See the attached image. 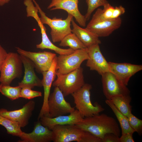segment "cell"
<instances>
[{
    "mask_svg": "<svg viewBox=\"0 0 142 142\" xmlns=\"http://www.w3.org/2000/svg\"><path fill=\"white\" fill-rule=\"evenodd\" d=\"M75 125L102 139L107 133H113L119 137L120 134V129L115 119L104 114L84 118L80 123Z\"/></svg>",
    "mask_w": 142,
    "mask_h": 142,
    "instance_id": "6da1fadb",
    "label": "cell"
},
{
    "mask_svg": "<svg viewBox=\"0 0 142 142\" xmlns=\"http://www.w3.org/2000/svg\"><path fill=\"white\" fill-rule=\"evenodd\" d=\"M49 128L53 131L54 142H102L101 139L75 125H57Z\"/></svg>",
    "mask_w": 142,
    "mask_h": 142,
    "instance_id": "7a4b0ae2",
    "label": "cell"
},
{
    "mask_svg": "<svg viewBox=\"0 0 142 142\" xmlns=\"http://www.w3.org/2000/svg\"><path fill=\"white\" fill-rule=\"evenodd\" d=\"M90 84L85 83L79 90L72 95L77 109L83 118L99 114L105 109L96 102L93 105L90 99Z\"/></svg>",
    "mask_w": 142,
    "mask_h": 142,
    "instance_id": "3957f363",
    "label": "cell"
},
{
    "mask_svg": "<svg viewBox=\"0 0 142 142\" xmlns=\"http://www.w3.org/2000/svg\"><path fill=\"white\" fill-rule=\"evenodd\" d=\"M32 0L38 8V12L40 15V22L43 24H47L50 28V34L53 43L60 42L65 36L72 32L70 25L73 17L72 15L68 14L67 18L64 19L56 17L50 18L46 15L35 0Z\"/></svg>",
    "mask_w": 142,
    "mask_h": 142,
    "instance_id": "277c9868",
    "label": "cell"
},
{
    "mask_svg": "<svg viewBox=\"0 0 142 142\" xmlns=\"http://www.w3.org/2000/svg\"><path fill=\"white\" fill-rule=\"evenodd\" d=\"M57 79L52 84L58 87L64 97H66L80 89L85 84L83 69L81 67L65 74L56 72Z\"/></svg>",
    "mask_w": 142,
    "mask_h": 142,
    "instance_id": "5b68a950",
    "label": "cell"
},
{
    "mask_svg": "<svg viewBox=\"0 0 142 142\" xmlns=\"http://www.w3.org/2000/svg\"><path fill=\"white\" fill-rule=\"evenodd\" d=\"M102 9L98 8L86 28L98 37L109 36L121 26V18L106 19L101 16Z\"/></svg>",
    "mask_w": 142,
    "mask_h": 142,
    "instance_id": "8992f818",
    "label": "cell"
},
{
    "mask_svg": "<svg viewBox=\"0 0 142 142\" xmlns=\"http://www.w3.org/2000/svg\"><path fill=\"white\" fill-rule=\"evenodd\" d=\"M88 56L87 48L75 50L68 54L57 57L56 72L65 74L80 67L82 62Z\"/></svg>",
    "mask_w": 142,
    "mask_h": 142,
    "instance_id": "52a82bcc",
    "label": "cell"
},
{
    "mask_svg": "<svg viewBox=\"0 0 142 142\" xmlns=\"http://www.w3.org/2000/svg\"><path fill=\"white\" fill-rule=\"evenodd\" d=\"M22 64L20 55L8 53L0 72L1 84L10 85L14 79L19 77L22 74Z\"/></svg>",
    "mask_w": 142,
    "mask_h": 142,
    "instance_id": "ba28073f",
    "label": "cell"
},
{
    "mask_svg": "<svg viewBox=\"0 0 142 142\" xmlns=\"http://www.w3.org/2000/svg\"><path fill=\"white\" fill-rule=\"evenodd\" d=\"M48 107L49 117L51 118L69 114L75 110L66 101L62 92L57 87H55L49 96Z\"/></svg>",
    "mask_w": 142,
    "mask_h": 142,
    "instance_id": "9c48e42d",
    "label": "cell"
},
{
    "mask_svg": "<svg viewBox=\"0 0 142 142\" xmlns=\"http://www.w3.org/2000/svg\"><path fill=\"white\" fill-rule=\"evenodd\" d=\"M101 76L103 92L106 99H110L115 95H130V91L126 86L111 72Z\"/></svg>",
    "mask_w": 142,
    "mask_h": 142,
    "instance_id": "30bf717a",
    "label": "cell"
},
{
    "mask_svg": "<svg viewBox=\"0 0 142 142\" xmlns=\"http://www.w3.org/2000/svg\"><path fill=\"white\" fill-rule=\"evenodd\" d=\"M16 48L19 54L30 59L34 63L36 69L41 73L49 69L56 56L55 54L49 52H33L25 50L18 47Z\"/></svg>",
    "mask_w": 142,
    "mask_h": 142,
    "instance_id": "8fae6325",
    "label": "cell"
},
{
    "mask_svg": "<svg viewBox=\"0 0 142 142\" xmlns=\"http://www.w3.org/2000/svg\"><path fill=\"white\" fill-rule=\"evenodd\" d=\"M35 106L33 100H30L21 108L8 111L4 108L0 109V114L18 123L21 127H24L28 124Z\"/></svg>",
    "mask_w": 142,
    "mask_h": 142,
    "instance_id": "7c38bea8",
    "label": "cell"
},
{
    "mask_svg": "<svg viewBox=\"0 0 142 142\" xmlns=\"http://www.w3.org/2000/svg\"><path fill=\"white\" fill-rule=\"evenodd\" d=\"M57 57L56 56L54 58L49 69L42 73L43 78L41 82L44 88V96L43 104L38 115V119L44 116L49 117L48 100L51 86L56 76Z\"/></svg>",
    "mask_w": 142,
    "mask_h": 142,
    "instance_id": "4fadbf2b",
    "label": "cell"
},
{
    "mask_svg": "<svg viewBox=\"0 0 142 142\" xmlns=\"http://www.w3.org/2000/svg\"><path fill=\"white\" fill-rule=\"evenodd\" d=\"M87 48L88 57L87 66L90 70L97 71L101 75L110 72L108 62L102 54L99 44L94 45Z\"/></svg>",
    "mask_w": 142,
    "mask_h": 142,
    "instance_id": "5bb4252c",
    "label": "cell"
},
{
    "mask_svg": "<svg viewBox=\"0 0 142 142\" xmlns=\"http://www.w3.org/2000/svg\"><path fill=\"white\" fill-rule=\"evenodd\" d=\"M78 2V0H52L47 8L50 10H64L74 18L80 26L84 27L87 20L79 9Z\"/></svg>",
    "mask_w": 142,
    "mask_h": 142,
    "instance_id": "9a60e30c",
    "label": "cell"
},
{
    "mask_svg": "<svg viewBox=\"0 0 142 142\" xmlns=\"http://www.w3.org/2000/svg\"><path fill=\"white\" fill-rule=\"evenodd\" d=\"M110 71L127 86L130 78L142 70V65L109 62Z\"/></svg>",
    "mask_w": 142,
    "mask_h": 142,
    "instance_id": "2e32d148",
    "label": "cell"
},
{
    "mask_svg": "<svg viewBox=\"0 0 142 142\" xmlns=\"http://www.w3.org/2000/svg\"><path fill=\"white\" fill-rule=\"evenodd\" d=\"M52 131L48 127L43 125L40 121L35 125L33 131L27 133L23 132L19 138V142H49L53 141Z\"/></svg>",
    "mask_w": 142,
    "mask_h": 142,
    "instance_id": "e0dca14e",
    "label": "cell"
},
{
    "mask_svg": "<svg viewBox=\"0 0 142 142\" xmlns=\"http://www.w3.org/2000/svg\"><path fill=\"white\" fill-rule=\"evenodd\" d=\"M20 55L24 67V74L22 80L18 83V86L21 88L27 87L31 89L35 87H42L41 80L35 72L34 63L27 58L22 55Z\"/></svg>",
    "mask_w": 142,
    "mask_h": 142,
    "instance_id": "ac0fdd59",
    "label": "cell"
},
{
    "mask_svg": "<svg viewBox=\"0 0 142 142\" xmlns=\"http://www.w3.org/2000/svg\"><path fill=\"white\" fill-rule=\"evenodd\" d=\"M83 118L79 111L75 109L68 115H62L53 118L44 116L39 119V121L43 125L49 128L57 125H76L80 123Z\"/></svg>",
    "mask_w": 142,
    "mask_h": 142,
    "instance_id": "d6986e66",
    "label": "cell"
},
{
    "mask_svg": "<svg viewBox=\"0 0 142 142\" xmlns=\"http://www.w3.org/2000/svg\"><path fill=\"white\" fill-rule=\"evenodd\" d=\"M71 23L73 27L72 32L76 35L86 48L101 43L99 37L86 28H83L78 26L75 22L73 18Z\"/></svg>",
    "mask_w": 142,
    "mask_h": 142,
    "instance_id": "ffe728a7",
    "label": "cell"
},
{
    "mask_svg": "<svg viewBox=\"0 0 142 142\" xmlns=\"http://www.w3.org/2000/svg\"><path fill=\"white\" fill-rule=\"evenodd\" d=\"M42 36L41 42L36 45L37 48L44 49H48L55 51L59 55L68 54L73 53L75 50L69 48L67 49L60 48L53 44L48 38L46 32V28L43 24L39 26Z\"/></svg>",
    "mask_w": 142,
    "mask_h": 142,
    "instance_id": "44dd1931",
    "label": "cell"
},
{
    "mask_svg": "<svg viewBox=\"0 0 142 142\" xmlns=\"http://www.w3.org/2000/svg\"><path fill=\"white\" fill-rule=\"evenodd\" d=\"M118 109L127 117L131 113L132 106L130 104L131 98L130 95H116L110 99Z\"/></svg>",
    "mask_w": 142,
    "mask_h": 142,
    "instance_id": "7402d4cb",
    "label": "cell"
},
{
    "mask_svg": "<svg viewBox=\"0 0 142 142\" xmlns=\"http://www.w3.org/2000/svg\"><path fill=\"white\" fill-rule=\"evenodd\" d=\"M105 102L110 108L116 116L120 125L122 135L128 133H133L135 131L130 126L127 117L118 109L110 99H106Z\"/></svg>",
    "mask_w": 142,
    "mask_h": 142,
    "instance_id": "603a6c76",
    "label": "cell"
},
{
    "mask_svg": "<svg viewBox=\"0 0 142 142\" xmlns=\"http://www.w3.org/2000/svg\"><path fill=\"white\" fill-rule=\"evenodd\" d=\"M60 42V46L69 47L74 50L86 48L76 35L72 32L65 36Z\"/></svg>",
    "mask_w": 142,
    "mask_h": 142,
    "instance_id": "cb8c5ba5",
    "label": "cell"
},
{
    "mask_svg": "<svg viewBox=\"0 0 142 142\" xmlns=\"http://www.w3.org/2000/svg\"><path fill=\"white\" fill-rule=\"evenodd\" d=\"M0 125L5 128L8 134L13 136L19 137L23 132L18 123L12 121L0 114Z\"/></svg>",
    "mask_w": 142,
    "mask_h": 142,
    "instance_id": "d4e9b609",
    "label": "cell"
},
{
    "mask_svg": "<svg viewBox=\"0 0 142 142\" xmlns=\"http://www.w3.org/2000/svg\"><path fill=\"white\" fill-rule=\"evenodd\" d=\"M22 88L19 86L12 87L10 85H0V92L11 100L17 99L20 98Z\"/></svg>",
    "mask_w": 142,
    "mask_h": 142,
    "instance_id": "484cf974",
    "label": "cell"
},
{
    "mask_svg": "<svg viewBox=\"0 0 142 142\" xmlns=\"http://www.w3.org/2000/svg\"><path fill=\"white\" fill-rule=\"evenodd\" d=\"M86 2L88 7L85 16L87 21L89 19L92 13L96 9L109 3L106 0H86Z\"/></svg>",
    "mask_w": 142,
    "mask_h": 142,
    "instance_id": "4316f807",
    "label": "cell"
},
{
    "mask_svg": "<svg viewBox=\"0 0 142 142\" xmlns=\"http://www.w3.org/2000/svg\"><path fill=\"white\" fill-rule=\"evenodd\" d=\"M129 123L131 128L139 135L142 134V120L138 119L132 113L128 116Z\"/></svg>",
    "mask_w": 142,
    "mask_h": 142,
    "instance_id": "83f0119b",
    "label": "cell"
},
{
    "mask_svg": "<svg viewBox=\"0 0 142 142\" xmlns=\"http://www.w3.org/2000/svg\"><path fill=\"white\" fill-rule=\"evenodd\" d=\"M42 96V93L40 92L33 90L27 87L22 88L20 94V97L28 99Z\"/></svg>",
    "mask_w": 142,
    "mask_h": 142,
    "instance_id": "f1b7e54d",
    "label": "cell"
},
{
    "mask_svg": "<svg viewBox=\"0 0 142 142\" xmlns=\"http://www.w3.org/2000/svg\"><path fill=\"white\" fill-rule=\"evenodd\" d=\"M102 9L101 16L103 18L106 19H112V16L114 7L109 3L105 5Z\"/></svg>",
    "mask_w": 142,
    "mask_h": 142,
    "instance_id": "f546056e",
    "label": "cell"
},
{
    "mask_svg": "<svg viewBox=\"0 0 142 142\" xmlns=\"http://www.w3.org/2000/svg\"><path fill=\"white\" fill-rule=\"evenodd\" d=\"M102 142H120V137L113 133H107L102 139Z\"/></svg>",
    "mask_w": 142,
    "mask_h": 142,
    "instance_id": "4dcf8cb0",
    "label": "cell"
},
{
    "mask_svg": "<svg viewBox=\"0 0 142 142\" xmlns=\"http://www.w3.org/2000/svg\"><path fill=\"white\" fill-rule=\"evenodd\" d=\"M125 12V9L122 6H119L114 7L113 12L112 19L119 18L120 16L124 14Z\"/></svg>",
    "mask_w": 142,
    "mask_h": 142,
    "instance_id": "1f68e13d",
    "label": "cell"
},
{
    "mask_svg": "<svg viewBox=\"0 0 142 142\" xmlns=\"http://www.w3.org/2000/svg\"><path fill=\"white\" fill-rule=\"evenodd\" d=\"M132 133H128L122 134L120 137V142H134Z\"/></svg>",
    "mask_w": 142,
    "mask_h": 142,
    "instance_id": "d6a6232c",
    "label": "cell"
},
{
    "mask_svg": "<svg viewBox=\"0 0 142 142\" xmlns=\"http://www.w3.org/2000/svg\"><path fill=\"white\" fill-rule=\"evenodd\" d=\"M6 50L0 44V72L8 54Z\"/></svg>",
    "mask_w": 142,
    "mask_h": 142,
    "instance_id": "836d02e7",
    "label": "cell"
},
{
    "mask_svg": "<svg viewBox=\"0 0 142 142\" xmlns=\"http://www.w3.org/2000/svg\"><path fill=\"white\" fill-rule=\"evenodd\" d=\"M10 0H0V6H2L8 3Z\"/></svg>",
    "mask_w": 142,
    "mask_h": 142,
    "instance_id": "e575fe53",
    "label": "cell"
}]
</instances>
